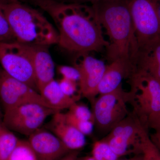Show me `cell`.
Wrapping results in <instances>:
<instances>
[{
	"label": "cell",
	"instance_id": "cell-34",
	"mask_svg": "<svg viewBox=\"0 0 160 160\" xmlns=\"http://www.w3.org/2000/svg\"><path fill=\"white\" fill-rule=\"evenodd\" d=\"M137 160H143V156L142 154L139 155Z\"/></svg>",
	"mask_w": 160,
	"mask_h": 160
},
{
	"label": "cell",
	"instance_id": "cell-4",
	"mask_svg": "<svg viewBox=\"0 0 160 160\" xmlns=\"http://www.w3.org/2000/svg\"><path fill=\"white\" fill-rule=\"evenodd\" d=\"M160 0H129L140 58L160 45Z\"/></svg>",
	"mask_w": 160,
	"mask_h": 160
},
{
	"label": "cell",
	"instance_id": "cell-6",
	"mask_svg": "<svg viewBox=\"0 0 160 160\" xmlns=\"http://www.w3.org/2000/svg\"><path fill=\"white\" fill-rule=\"evenodd\" d=\"M0 65L7 74L37 90L32 47L17 41L0 42Z\"/></svg>",
	"mask_w": 160,
	"mask_h": 160
},
{
	"label": "cell",
	"instance_id": "cell-17",
	"mask_svg": "<svg viewBox=\"0 0 160 160\" xmlns=\"http://www.w3.org/2000/svg\"><path fill=\"white\" fill-rule=\"evenodd\" d=\"M138 70L147 72L160 82V45L151 53L140 58Z\"/></svg>",
	"mask_w": 160,
	"mask_h": 160
},
{
	"label": "cell",
	"instance_id": "cell-19",
	"mask_svg": "<svg viewBox=\"0 0 160 160\" xmlns=\"http://www.w3.org/2000/svg\"><path fill=\"white\" fill-rule=\"evenodd\" d=\"M8 160H38L28 140H19Z\"/></svg>",
	"mask_w": 160,
	"mask_h": 160
},
{
	"label": "cell",
	"instance_id": "cell-15",
	"mask_svg": "<svg viewBox=\"0 0 160 160\" xmlns=\"http://www.w3.org/2000/svg\"><path fill=\"white\" fill-rule=\"evenodd\" d=\"M35 77L39 92L46 84L54 79V64L49 46H32Z\"/></svg>",
	"mask_w": 160,
	"mask_h": 160
},
{
	"label": "cell",
	"instance_id": "cell-12",
	"mask_svg": "<svg viewBox=\"0 0 160 160\" xmlns=\"http://www.w3.org/2000/svg\"><path fill=\"white\" fill-rule=\"evenodd\" d=\"M28 141L38 160H60L71 151L48 129L40 128Z\"/></svg>",
	"mask_w": 160,
	"mask_h": 160
},
{
	"label": "cell",
	"instance_id": "cell-28",
	"mask_svg": "<svg viewBox=\"0 0 160 160\" xmlns=\"http://www.w3.org/2000/svg\"><path fill=\"white\" fill-rule=\"evenodd\" d=\"M149 135L152 142L160 151V132L154 131L153 133Z\"/></svg>",
	"mask_w": 160,
	"mask_h": 160
},
{
	"label": "cell",
	"instance_id": "cell-29",
	"mask_svg": "<svg viewBox=\"0 0 160 160\" xmlns=\"http://www.w3.org/2000/svg\"><path fill=\"white\" fill-rule=\"evenodd\" d=\"M56 1L64 2L78 3V4H86L87 3H89L90 5H92L103 0H56Z\"/></svg>",
	"mask_w": 160,
	"mask_h": 160
},
{
	"label": "cell",
	"instance_id": "cell-20",
	"mask_svg": "<svg viewBox=\"0 0 160 160\" xmlns=\"http://www.w3.org/2000/svg\"><path fill=\"white\" fill-rule=\"evenodd\" d=\"M142 154L143 160H160V151L150 139L147 129L142 134Z\"/></svg>",
	"mask_w": 160,
	"mask_h": 160
},
{
	"label": "cell",
	"instance_id": "cell-18",
	"mask_svg": "<svg viewBox=\"0 0 160 160\" xmlns=\"http://www.w3.org/2000/svg\"><path fill=\"white\" fill-rule=\"evenodd\" d=\"M19 139L3 125L0 128V160H8Z\"/></svg>",
	"mask_w": 160,
	"mask_h": 160
},
{
	"label": "cell",
	"instance_id": "cell-27",
	"mask_svg": "<svg viewBox=\"0 0 160 160\" xmlns=\"http://www.w3.org/2000/svg\"><path fill=\"white\" fill-rule=\"evenodd\" d=\"M146 126L154 131L160 132V111L150 115L146 119Z\"/></svg>",
	"mask_w": 160,
	"mask_h": 160
},
{
	"label": "cell",
	"instance_id": "cell-25",
	"mask_svg": "<svg viewBox=\"0 0 160 160\" xmlns=\"http://www.w3.org/2000/svg\"><path fill=\"white\" fill-rule=\"evenodd\" d=\"M58 72L64 78L77 82L79 81V72L74 66H60L58 67Z\"/></svg>",
	"mask_w": 160,
	"mask_h": 160
},
{
	"label": "cell",
	"instance_id": "cell-36",
	"mask_svg": "<svg viewBox=\"0 0 160 160\" xmlns=\"http://www.w3.org/2000/svg\"><path fill=\"white\" fill-rule=\"evenodd\" d=\"M2 125H1V126H0V128H1V126H2Z\"/></svg>",
	"mask_w": 160,
	"mask_h": 160
},
{
	"label": "cell",
	"instance_id": "cell-33",
	"mask_svg": "<svg viewBox=\"0 0 160 160\" xmlns=\"http://www.w3.org/2000/svg\"><path fill=\"white\" fill-rule=\"evenodd\" d=\"M6 3H13L17 2H19V0H3Z\"/></svg>",
	"mask_w": 160,
	"mask_h": 160
},
{
	"label": "cell",
	"instance_id": "cell-13",
	"mask_svg": "<svg viewBox=\"0 0 160 160\" xmlns=\"http://www.w3.org/2000/svg\"><path fill=\"white\" fill-rule=\"evenodd\" d=\"M51 132L71 150H80L86 145V136L65 121L63 112H58L52 115L47 125Z\"/></svg>",
	"mask_w": 160,
	"mask_h": 160
},
{
	"label": "cell",
	"instance_id": "cell-32",
	"mask_svg": "<svg viewBox=\"0 0 160 160\" xmlns=\"http://www.w3.org/2000/svg\"><path fill=\"white\" fill-rule=\"evenodd\" d=\"M139 155H134V156L132 158H130L129 159H121L118 160H137L138 157Z\"/></svg>",
	"mask_w": 160,
	"mask_h": 160
},
{
	"label": "cell",
	"instance_id": "cell-10",
	"mask_svg": "<svg viewBox=\"0 0 160 160\" xmlns=\"http://www.w3.org/2000/svg\"><path fill=\"white\" fill-rule=\"evenodd\" d=\"M0 103L4 112L28 103H37L51 108L39 92L26 83L11 77L1 67Z\"/></svg>",
	"mask_w": 160,
	"mask_h": 160
},
{
	"label": "cell",
	"instance_id": "cell-21",
	"mask_svg": "<svg viewBox=\"0 0 160 160\" xmlns=\"http://www.w3.org/2000/svg\"><path fill=\"white\" fill-rule=\"evenodd\" d=\"M92 156L95 160H118L120 158L106 142L101 140L93 144Z\"/></svg>",
	"mask_w": 160,
	"mask_h": 160
},
{
	"label": "cell",
	"instance_id": "cell-11",
	"mask_svg": "<svg viewBox=\"0 0 160 160\" xmlns=\"http://www.w3.org/2000/svg\"><path fill=\"white\" fill-rule=\"evenodd\" d=\"M77 57L74 66L80 73L79 93L89 100L92 105L99 95V86L106 66L103 61L89 54L78 55Z\"/></svg>",
	"mask_w": 160,
	"mask_h": 160
},
{
	"label": "cell",
	"instance_id": "cell-14",
	"mask_svg": "<svg viewBox=\"0 0 160 160\" xmlns=\"http://www.w3.org/2000/svg\"><path fill=\"white\" fill-rule=\"evenodd\" d=\"M137 71V68L128 62L117 60L106 66L99 86V95L114 91L122 85L123 80L130 78Z\"/></svg>",
	"mask_w": 160,
	"mask_h": 160
},
{
	"label": "cell",
	"instance_id": "cell-3",
	"mask_svg": "<svg viewBox=\"0 0 160 160\" xmlns=\"http://www.w3.org/2000/svg\"><path fill=\"white\" fill-rule=\"evenodd\" d=\"M3 8L16 41L31 46L58 43L56 28L39 11L19 2L6 3Z\"/></svg>",
	"mask_w": 160,
	"mask_h": 160
},
{
	"label": "cell",
	"instance_id": "cell-24",
	"mask_svg": "<svg viewBox=\"0 0 160 160\" xmlns=\"http://www.w3.org/2000/svg\"><path fill=\"white\" fill-rule=\"evenodd\" d=\"M68 112L78 118L90 121L94 124V117L92 111L84 104L77 102L69 107Z\"/></svg>",
	"mask_w": 160,
	"mask_h": 160
},
{
	"label": "cell",
	"instance_id": "cell-35",
	"mask_svg": "<svg viewBox=\"0 0 160 160\" xmlns=\"http://www.w3.org/2000/svg\"><path fill=\"white\" fill-rule=\"evenodd\" d=\"M1 112H0V126L1 125H2V123H1Z\"/></svg>",
	"mask_w": 160,
	"mask_h": 160
},
{
	"label": "cell",
	"instance_id": "cell-1",
	"mask_svg": "<svg viewBox=\"0 0 160 160\" xmlns=\"http://www.w3.org/2000/svg\"><path fill=\"white\" fill-rule=\"evenodd\" d=\"M31 1L53 20L58 33V45L63 49L78 55L99 52L109 46L91 6L56 0Z\"/></svg>",
	"mask_w": 160,
	"mask_h": 160
},
{
	"label": "cell",
	"instance_id": "cell-22",
	"mask_svg": "<svg viewBox=\"0 0 160 160\" xmlns=\"http://www.w3.org/2000/svg\"><path fill=\"white\" fill-rule=\"evenodd\" d=\"M64 118L67 123L74 127L84 135H89L93 132L94 124L90 121H85L75 117L67 112L63 113Z\"/></svg>",
	"mask_w": 160,
	"mask_h": 160
},
{
	"label": "cell",
	"instance_id": "cell-5",
	"mask_svg": "<svg viewBox=\"0 0 160 160\" xmlns=\"http://www.w3.org/2000/svg\"><path fill=\"white\" fill-rule=\"evenodd\" d=\"M131 99L130 92L123 89L122 85L114 91L99 95L92 105L94 126L101 133H108L130 112L127 103Z\"/></svg>",
	"mask_w": 160,
	"mask_h": 160
},
{
	"label": "cell",
	"instance_id": "cell-7",
	"mask_svg": "<svg viewBox=\"0 0 160 160\" xmlns=\"http://www.w3.org/2000/svg\"><path fill=\"white\" fill-rule=\"evenodd\" d=\"M133 112L146 126L150 115L160 111V82L147 72L138 70L130 79Z\"/></svg>",
	"mask_w": 160,
	"mask_h": 160
},
{
	"label": "cell",
	"instance_id": "cell-16",
	"mask_svg": "<svg viewBox=\"0 0 160 160\" xmlns=\"http://www.w3.org/2000/svg\"><path fill=\"white\" fill-rule=\"evenodd\" d=\"M39 92L52 109L58 111L69 109L82 97L80 94L72 97L66 95L60 88L58 82L55 79L46 84Z\"/></svg>",
	"mask_w": 160,
	"mask_h": 160
},
{
	"label": "cell",
	"instance_id": "cell-23",
	"mask_svg": "<svg viewBox=\"0 0 160 160\" xmlns=\"http://www.w3.org/2000/svg\"><path fill=\"white\" fill-rule=\"evenodd\" d=\"M4 2L3 0H0V42L16 41L4 12Z\"/></svg>",
	"mask_w": 160,
	"mask_h": 160
},
{
	"label": "cell",
	"instance_id": "cell-26",
	"mask_svg": "<svg viewBox=\"0 0 160 160\" xmlns=\"http://www.w3.org/2000/svg\"><path fill=\"white\" fill-rule=\"evenodd\" d=\"M60 88L63 92L69 96L75 95L76 92L79 91L78 83L77 82L62 78L58 81Z\"/></svg>",
	"mask_w": 160,
	"mask_h": 160
},
{
	"label": "cell",
	"instance_id": "cell-2",
	"mask_svg": "<svg viewBox=\"0 0 160 160\" xmlns=\"http://www.w3.org/2000/svg\"><path fill=\"white\" fill-rule=\"evenodd\" d=\"M93 17L106 30L109 63L117 60L138 68V46L129 7V0H103L90 5Z\"/></svg>",
	"mask_w": 160,
	"mask_h": 160
},
{
	"label": "cell",
	"instance_id": "cell-30",
	"mask_svg": "<svg viewBox=\"0 0 160 160\" xmlns=\"http://www.w3.org/2000/svg\"><path fill=\"white\" fill-rule=\"evenodd\" d=\"M79 150H72L60 160H78Z\"/></svg>",
	"mask_w": 160,
	"mask_h": 160
},
{
	"label": "cell",
	"instance_id": "cell-8",
	"mask_svg": "<svg viewBox=\"0 0 160 160\" xmlns=\"http://www.w3.org/2000/svg\"><path fill=\"white\" fill-rule=\"evenodd\" d=\"M145 128L147 127L132 112L101 140L119 158L141 154L142 134Z\"/></svg>",
	"mask_w": 160,
	"mask_h": 160
},
{
	"label": "cell",
	"instance_id": "cell-31",
	"mask_svg": "<svg viewBox=\"0 0 160 160\" xmlns=\"http://www.w3.org/2000/svg\"><path fill=\"white\" fill-rule=\"evenodd\" d=\"M78 160H95L94 159V158L92 157V156H87L85 157L81 158H78Z\"/></svg>",
	"mask_w": 160,
	"mask_h": 160
},
{
	"label": "cell",
	"instance_id": "cell-9",
	"mask_svg": "<svg viewBox=\"0 0 160 160\" xmlns=\"http://www.w3.org/2000/svg\"><path fill=\"white\" fill-rule=\"evenodd\" d=\"M58 112L37 103L23 104L4 112L2 124L10 131L29 137Z\"/></svg>",
	"mask_w": 160,
	"mask_h": 160
}]
</instances>
